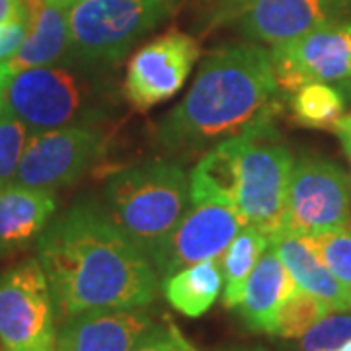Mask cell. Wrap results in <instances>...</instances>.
<instances>
[{
  "mask_svg": "<svg viewBox=\"0 0 351 351\" xmlns=\"http://www.w3.org/2000/svg\"><path fill=\"white\" fill-rule=\"evenodd\" d=\"M57 320L104 308L149 306L158 274L96 199H78L38 239Z\"/></svg>",
  "mask_w": 351,
  "mask_h": 351,
  "instance_id": "6da1fadb",
  "label": "cell"
},
{
  "mask_svg": "<svg viewBox=\"0 0 351 351\" xmlns=\"http://www.w3.org/2000/svg\"><path fill=\"white\" fill-rule=\"evenodd\" d=\"M279 90L269 51L254 41L225 45L201 63L186 98L160 121L156 138L170 152L217 145L271 121Z\"/></svg>",
  "mask_w": 351,
  "mask_h": 351,
  "instance_id": "7a4b0ae2",
  "label": "cell"
},
{
  "mask_svg": "<svg viewBox=\"0 0 351 351\" xmlns=\"http://www.w3.org/2000/svg\"><path fill=\"white\" fill-rule=\"evenodd\" d=\"M106 211L147 256L191 205L189 176L174 162H147L110 176Z\"/></svg>",
  "mask_w": 351,
  "mask_h": 351,
  "instance_id": "3957f363",
  "label": "cell"
},
{
  "mask_svg": "<svg viewBox=\"0 0 351 351\" xmlns=\"http://www.w3.org/2000/svg\"><path fill=\"white\" fill-rule=\"evenodd\" d=\"M232 209L244 225H256L271 239L283 228L293 154L271 121H262L232 137Z\"/></svg>",
  "mask_w": 351,
  "mask_h": 351,
  "instance_id": "277c9868",
  "label": "cell"
},
{
  "mask_svg": "<svg viewBox=\"0 0 351 351\" xmlns=\"http://www.w3.org/2000/svg\"><path fill=\"white\" fill-rule=\"evenodd\" d=\"M176 0H75L69 55L84 66H110L174 10Z\"/></svg>",
  "mask_w": 351,
  "mask_h": 351,
  "instance_id": "5b68a950",
  "label": "cell"
},
{
  "mask_svg": "<svg viewBox=\"0 0 351 351\" xmlns=\"http://www.w3.org/2000/svg\"><path fill=\"white\" fill-rule=\"evenodd\" d=\"M57 311L38 258L0 274V351H57Z\"/></svg>",
  "mask_w": 351,
  "mask_h": 351,
  "instance_id": "8992f818",
  "label": "cell"
},
{
  "mask_svg": "<svg viewBox=\"0 0 351 351\" xmlns=\"http://www.w3.org/2000/svg\"><path fill=\"white\" fill-rule=\"evenodd\" d=\"M78 76L63 66H34L14 73L4 88L6 110L22 119L32 133L71 125H92L94 110Z\"/></svg>",
  "mask_w": 351,
  "mask_h": 351,
  "instance_id": "52a82bcc",
  "label": "cell"
},
{
  "mask_svg": "<svg viewBox=\"0 0 351 351\" xmlns=\"http://www.w3.org/2000/svg\"><path fill=\"white\" fill-rule=\"evenodd\" d=\"M351 223V176L322 156H302L293 166L281 230L314 234Z\"/></svg>",
  "mask_w": 351,
  "mask_h": 351,
  "instance_id": "ba28073f",
  "label": "cell"
},
{
  "mask_svg": "<svg viewBox=\"0 0 351 351\" xmlns=\"http://www.w3.org/2000/svg\"><path fill=\"white\" fill-rule=\"evenodd\" d=\"M104 141V133L92 125L32 133L14 182L47 191L66 188L100 156Z\"/></svg>",
  "mask_w": 351,
  "mask_h": 351,
  "instance_id": "9c48e42d",
  "label": "cell"
},
{
  "mask_svg": "<svg viewBox=\"0 0 351 351\" xmlns=\"http://www.w3.org/2000/svg\"><path fill=\"white\" fill-rule=\"evenodd\" d=\"M199 43L178 29L154 38L129 59L123 96L137 112L164 104L184 88L199 59Z\"/></svg>",
  "mask_w": 351,
  "mask_h": 351,
  "instance_id": "30bf717a",
  "label": "cell"
},
{
  "mask_svg": "<svg viewBox=\"0 0 351 351\" xmlns=\"http://www.w3.org/2000/svg\"><path fill=\"white\" fill-rule=\"evenodd\" d=\"M277 84L297 92L311 82H343L351 78V22L341 20L306 36L271 45Z\"/></svg>",
  "mask_w": 351,
  "mask_h": 351,
  "instance_id": "8fae6325",
  "label": "cell"
},
{
  "mask_svg": "<svg viewBox=\"0 0 351 351\" xmlns=\"http://www.w3.org/2000/svg\"><path fill=\"white\" fill-rule=\"evenodd\" d=\"M242 226L239 213L225 203H191L182 221L149 254V260L156 274L166 277L191 263L221 258Z\"/></svg>",
  "mask_w": 351,
  "mask_h": 351,
  "instance_id": "7c38bea8",
  "label": "cell"
},
{
  "mask_svg": "<svg viewBox=\"0 0 351 351\" xmlns=\"http://www.w3.org/2000/svg\"><path fill=\"white\" fill-rule=\"evenodd\" d=\"M351 14V0H248L234 16L254 43H285Z\"/></svg>",
  "mask_w": 351,
  "mask_h": 351,
  "instance_id": "4fadbf2b",
  "label": "cell"
},
{
  "mask_svg": "<svg viewBox=\"0 0 351 351\" xmlns=\"http://www.w3.org/2000/svg\"><path fill=\"white\" fill-rule=\"evenodd\" d=\"M154 326L145 306L90 311L61 322L57 351H133Z\"/></svg>",
  "mask_w": 351,
  "mask_h": 351,
  "instance_id": "5bb4252c",
  "label": "cell"
},
{
  "mask_svg": "<svg viewBox=\"0 0 351 351\" xmlns=\"http://www.w3.org/2000/svg\"><path fill=\"white\" fill-rule=\"evenodd\" d=\"M75 0H29L27 36L4 63L10 73L57 64L69 53V12Z\"/></svg>",
  "mask_w": 351,
  "mask_h": 351,
  "instance_id": "9a60e30c",
  "label": "cell"
},
{
  "mask_svg": "<svg viewBox=\"0 0 351 351\" xmlns=\"http://www.w3.org/2000/svg\"><path fill=\"white\" fill-rule=\"evenodd\" d=\"M57 211L53 191L22 186H0V258L38 242Z\"/></svg>",
  "mask_w": 351,
  "mask_h": 351,
  "instance_id": "2e32d148",
  "label": "cell"
},
{
  "mask_svg": "<svg viewBox=\"0 0 351 351\" xmlns=\"http://www.w3.org/2000/svg\"><path fill=\"white\" fill-rule=\"evenodd\" d=\"M297 281L291 276L287 265L277 254L274 242L269 240L256 267L246 281L244 295L239 304V313L244 326L252 332L269 334L274 332L279 306L297 291Z\"/></svg>",
  "mask_w": 351,
  "mask_h": 351,
  "instance_id": "e0dca14e",
  "label": "cell"
},
{
  "mask_svg": "<svg viewBox=\"0 0 351 351\" xmlns=\"http://www.w3.org/2000/svg\"><path fill=\"white\" fill-rule=\"evenodd\" d=\"M277 254L287 265L297 285L322 301H326L338 313L351 311V291L343 287L334 274L328 269L314 250L302 240V237L287 230H279L271 237Z\"/></svg>",
  "mask_w": 351,
  "mask_h": 351,
  "instance_id": "ac0fdd59",
  "label": "cell"
},
{
  "mask_svg": "<svg viewBox=\"0 0 351 351\" xmlns=\"http://www.w3.org/2000/svg\"><path fill=\"white\" fill-rule=\"evenodd\" d=\"M223 289L221 258L191 263L162 277V293L170 306L188 318H199L219 299Z\"/></svg>",
  "mask_w": 351,
  "mask_h": 351,
  "instance_id": "d6986e66",
  "label": "cell"
},
{
  "mask_svg": "<svg viewBox=\"0 0 351 351\" xmlns=\"http://www.w3.org/2000/svg\"><path fill=\"white\" fill-rule=\"evenodd\" d=\"M269 244V237L260 226L244 225L239 234L226 246L221 256L223 269V304L226 308H239L246 281L260 256Z\"/></svg>",
  "mask_w": 351,
  "mask_h": 351,
  "instance_id": "ffe728a7",
  "label": "cell"
},
{
  "mask_svg": "<svg viewBox=\"0 0 351 351\" xmlns=\"http://www.w3.org/2000/svg\"><path fill=\"white\" fill-rule=\"evenodd\" d=\"M346 112V100L339 88L326 82L304 84L291 98L293 119L311 129H334Z\"/></svg>",
  "mask_w": 351,
  "mask_h": 351,
  "instance_id": "44dd1931",
  "label": "cell"
},
{
  "mask_svg": "<svg viewBox=\"0 0 351 351\" xmlns=\"http://www.w3.org/2000/svg\"><path fill=\"white\" fill-rule=\"evenodd\" d=\"M332 311L334 308L326 301H322L320 297H316L304 289L297 287V291L289 295L279 306L271 336L285 339L301 338Z\"/></svg>",
  "mask_w": 351,
  "mask_h": 351,
  "instance_id": "7402d4cb",
  "label": "cell"
},
{
  "mask_svg": "<svg viewBox=\"0 0 351 351\" xmlns=\"http://www.w3.org/2000/svg\"><path fill=\"white\" fill-rule=\"evenodd\" d=\"M302 240L313 248L320 262L334 274L339 283L351 291V223L314 234H304Z\"/></svg>",
  "mask_w": 351,
  "mask_h": 351,
  "instance_id": "603a6c76",
  "label": "cell"
},
{
  "mask_svg": "<svg viewBox=\"0 0 351 351\" xmlns=\"http://www.w3.org/2000/svg\"><path fill=\"white\" fill-rule=\"evenodd\" d=\"M32 131L4 106L0 108V186L12 184Z\"/></svg>",
  "mask_w": 351,
  "mask_h": 351,
  "instance_id": "cb8c5ba5",
  "label": "cell"
},
{
  "mask_svg": "<svg viewBox=\"0 0 351 351\" xmlns=\"http://www.w3.org/2000/svg\"><path fill=\"white\" fill-rule=\"evenodd\" d=\"M348 339H351V314H328L301 336L299 351H338Z\"/></svg>",
  "mask_w": 351,
  "mask_h": 351,
  "instance_id": "d4e9b609",
  "label": "cell"
},
{
  "mask_svg": "<svg viewBox=\"0 0 351 351\" xmlns=\"http://www.w3.org/2000/svg\"><path fill=\"white\" fill-rule=\"evenodd\" d=\"M133 351H199L191 341H189L182 330L176 326L172 320H164L156 322V326L152 328L147 334V338H143L137 343V348Z\"/></svg>",
  "mask_w": 351,
  "mask_h": 351,
  "instance_id": "484cf974",
  "label": "cell"
},
{
  "mask_svg": "<svg viewBox=\"0 0 351 351\" xmlns=\"http://www.w3.org/2000/svg\"><path fill=\"white\" fill-rule=\"evenodd\" d=\"M29 16L0 27V63L10 59L27 36Z\"/></svg>",
  "mask_w": 351,
  "mask_h": 351,
  "instance_id": "4316f807",
  "label": "cell"
},
{
  "mask_svg": "<svg viewBox=\"0 0 351 351\" xmlns=\"http://www.w3.org/2000/svg\"><path fill=\"white\" fill-rule=\"evenodd\" d=\"M27 18V6L24 0H0V27Z\"/></svg>",
  "mask_w": 351,
  "mask_h": 351,
  "instance_id": "83f0119b",
  "label": "cell"
},
{
  "mask_svg": "<svg viewBox=\"0 0 351 351\" xmlns=\"http://www.w3.org/2000/svg\"><path fill=\"white\" fill-rule=\"evenodd\" d=\"M334 131H336V135H338L339 143H341L343 152H346V156H348V160H350L351 166V113L341 115V119L334 125Z\"/></svg>",
  "mask_w": 351,
  "mask_h": 351,
  "instance_id": "f1b7e54d",
  "label": "cell"
},
{
  "mask_svg": "<svg viewBox=\"0 0 351 351\" xmlns=\"http://www.w3.org/2000/svg\"><path fill=\"white\" fill-rule=\"evenodd\" d=\"M248 0H223L219 10L215 14V24H221L226 20H234V16L240 12V8L246 4Z\"/></svg>",
  "mask_w": 351,
  "mask_h": 351,
  "instance_id": "f546056e",
  "label": "cell"
},
{
  "mask_svg": "<svg viewBox=\"0 0 351 351\" xmlns=\"http://www.w3.org/2000/svg\"><path fill=\"white\" fill-rule=\"evenodd\" d=\"M10 76H12L10 69H8L6 63L2 61V63H0V108H2V101H4V88L8 84Z\"/></svg>",
  "mask_w": 351,
  "mask_h": 351,
  "instance_id": "4dcf8cb0",
  "label": "cell"
},
{
  "mask_svg": "<svg viewBox=\"0 0 351 351\" xmlns=\"http://www.w3.org/2000/svg\"><path fill=\"white\" fill-rule=\"evenodd\" d=\"M339 92L343 94V100H346V104H350L351 108V78L350 80H343V82H339Z\"/></svg>",
  "mask_w": 351,
  "mask_h": 351,
  "instance_id": "1f68e13d",
  "label": "cell"
},
{
  "mask_svg": "<svg viewBox=\"0 0 351 351\" xmlns=\"http://www.w3.org/2000/svg\"><path fill=\"white\" fill-rule=\"evenodd\" d=\"M225 351H267L263 348H234V350H225Z\"/></svg>",
  "mask_w": 351,
  "mask_h": 351,
  "instance_id": "d6a6232c",
  "label": "cell"
},
{
  "mask_svg": "<svg viewBox=\"0 0 351 351\" xmlns=\"http://www.w3.org/2000/svg\"><path fill=\"white\" fill-rule=\"evenodd\" d=\"M338 351H351V339H348V341H346V343H343V346H341Z\"/></svg>",
  "mask_w": 351,
  "mask_h": 351,
  "instance_id": "836d02e7",
  "label": "cell"
}]
</instances>
